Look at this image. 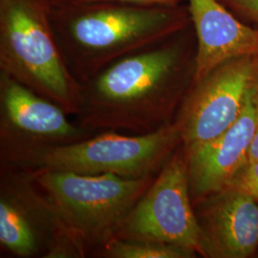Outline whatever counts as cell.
Here are the masks:
<instances>
[{
  "label": "cell",
  "instance_id": "4",
  "mask_svg": "<svg viewBox=\"0 0 258 258\" xmlns=\"http://www.w3.org/2000/svg\"><path fill=\"white\" fill-rule=\"evenodd\" d=\"M180 144V128L174 120L148 134L102 131L83 141L30 151L11 165L33 170L141 178L157 174Z\"/></svg>",
  "mask_w": 258,
  "mask_h": 258
},
{
  "label": "cell",
  "instance_id": "12",
  "mask_svg": "<svg viewBox=\"0 0 258 258\" xmlns=\"http://www.w3.org/2000/svg\"><path fill=\"white\" fill-rule=\"evenodd\" d=\"M197 35L194 82L232 59L258 56V29L242 22L219 0H188Z\"/></svg>",
  "mask_w": 258,
  "mask_h": 258
},
{
  "label": "cell",
  "instance_id": "6",
  "mask_svg": "<svg viewBox=\"0 0 258 258\" xmlns=\"http://www.w3.org/2000/svg\"><path fill=\"white\" fill-rule=\"evenodd\" d=\"M184 17L171 7H111L83 14L68 27V50L80 74H98L116 58L135 52L183 26Z\"/></svg>",
  "mask_w": 258,
  "mask_h": 258
},
{
  "label": "cell",
  "instance_id": "2",
  "mask_svg": "<svg viewBox=\"0 0 258 258\" xmlns=\"http://www.w3.org/2000/svg\"><path fill=\"white\" fill-rule=\"evenodd\" d=\"M0 65L1 72L78 114L82 87L67 69L37 0L0 1Z\"/></svg>",
  "mask_w": 258,
  "mask_h": 258
},
{
  "label": "cell",
  "instance_id": "10",
  "mask_svg": "<svg viewBox=\"0 0 258 258\" xmlns=\"http://www.w3.org/2000/svg\"><path fill=\"white\" fill-rule=\"evenodd\" d=\"M258 125L256 92L237 121L217 138L184 150L192 201L220 191L248 162L249 147Z\"/></svg>",
  "mask_w": 258,
  "mask_h": 258
},
{
  "label": "cell",
  "instance_id": "9",
  "mask_svg": "<svg viewBox=\"0 0 258 258\" xmlns=\"http://www.w3.org/2000/svg\"><path fill=\"white\" fill-rule=\"evenodd\" d=\"M67 114L55 102L1 72V163L12 164L30 151L71 144L96 134L72 123Z\"/></svg>",
  "mask_w": 258,
  "mask_h": 258
},
{
  "label": "cell",
  "instance_id": "7",
  "mask_svg": "<svg viewBox=\"0 0 258 258\" xmlns=\"http://www.w3.org/2000/svg\"><path fill=\"white\" fill-rule=\"evenodd\" d=\"M114 237L173 245L206 257L184 149L166 161L148 190L125 215Z\"/></svg>",
  "mask_w": 258,
  "mask_h": 258
},
{
  "label": "cell",
  "instance_id": "13",
  "mask_svg": "<svg viewBox=\"0 0 258 258\" xmlns=\"http://www.w3.org/2000/svg\"><path fill=\"white\" fill-rule=\"evenodd\" d=\"M92 254L107 258H189L194 257L196 253L168 244L112 237L95 249Z\"/></svg>",
  "mask_w": 258,
  "mask_h": 258
},
{
  "label": "cell",
  "instance_id": "11",
  "mask_svg": "<svg viewBox=\"0 0 258 258\" xmlns=\"http://www.w3.org/2000/svg\"><path fill=\"white\" fill-rule=\"evenodd\" d=\"M197 203L206 257L246 258L257 251L258 201L254 197L228 186Z\"/></svg>",
  "mask_w": 258,
  "mask_h": 258
},
{
  "label": "cell",
  "instance_id": "16",
  "mask_svg": "<svg viewBox=\"0 0 258 258\" xmlns=\"http://www.w3.org/2000/svg\"><path fill=\"white\" fill-rule=\"evenodd\" d=\"M86 2L93 1H123V2H132L138 4H147V5H158V6H166L172 7L179 2V0H82Z\"/></svg>",
  "mask_w": 258,
  "mask_h": 258
},
{
  "label": "cell",
  "instance_id": "19",
  "mask_svg": "<svg viewBox=\"0 0 258 258\" xmlns=\"http://www.w3.org/2000/svg\"><path fill=\"white\" fill-rule=\"evenodd\" d=\"M256 252H257V256H258V249H257V251H256Z\"/></svg>",
  "mask_w": 258,
  "mask_h": 258
},
{
  "label": "cell",
  "instance_id": "17",
  "mask_svg": "<svg viewBox=\"0 0 258 258\" xmlns=\"http://www.w3.org/2000/svg\"><path fill=\"white\" fill-rule=\"evenodd\" d=\"M248 161L249 162H258V125L251 140L249 147Z\"/></svg>",
  "mask_w": 258,
  "mask_h": 258
},
{
  "label": "cell",
  "instance_id": "5",
  "mask_svg": "<svg viewBox=\"0 0 258 258\" xmlns=\"http://www.w3.org/2000/svg\"><path fill=\"white\" fill-rule=\"evenodd\" d=\"M0 244L18 257H83L81 242L29 170L1 163Z\"/></svg>",
  "mask_w": 258,
  "mask_h": 258
},
{
  "label": "cell",
  "instance_id": "8",
  "mask_svg": "<svg viewBox=\"0 0 258 258\" xmlns=\"http://www.w3.org/2000/svg\"><path fill=\"white\" fill-rule=\"evenodd\" d=\"M258 56L218 66L185 97L176 121L184 150L217 138L231 127L256 92Z\"/></svg>",
  "mask_w": 258,
  "mask_h": 258
},
{
  "label": "cell",
  "instance_id": "14",
  "mask_svg": "<svg viewBox=\"0 0 258 258\" xmlns=\"http://www.w3.org/2000/svg\"><path fill=\"white\" fill-rule=\"evenodd\" d=\"M229 186L249 194L258 201V162L248 161Z\"/></svg>",
  "mask_w": 258,
  "mask_h": 258
},
{
  "label": "cell",
  "instance_id": "3",
  "mask_svg": "<svg viewBox=\"0 0 258 258\" xmlns=\"http://www.w3.org/2000/svg\"><path fill=\"white\" fill-rule=\"evenodd\" d=\"M28 170L88 254L114 237L125 215L157 175L127 178L116 174Z\"/></svg>",
  "mask_w": 258,
  "mask_h": 258
},
{
  "label": "cell",
  "instance_id": "18",
  "mask_svg": "<svg viewBox=\"0 0 258 258\" xmlns=\"http://www.w3.org/2000/svg\"><path fill=\"white\" fill-rule=\"evenodd\" d=\"M256 100H257V103H258V83H257V89H256Z\"/></svg>",
  "mask_w": 258,
  "mask_h": 258
},
{
  "label": "cell",
  "instance_id": "1",
  "mask_svg": "<svg viewBox=\"0 0 258 258\" xmlns=\"http://www.w3.org/2000/svg\"><path fill=\"white\" fill-rule=\"evenodd\" d=\"M181 65L177 46L121 57L81 89L78 123L96 133L148 134L172 122Z\"/></svg>",
  "mask_w": 258,
  "mask_h": 258
},
{
  "label": "cell",
  "instance_id": "15",
  "mask_svg": "<svg viewBox=\"0 0 258 258\" xmlns=\"http://www.w3.org/2000/svg\"><path fill=\"white\" fill-rule=\"evenodd\" d=\"M236 16L258 26V0H219Z\"/></svg>",
  "mask_w": 258,
  "mask_h": 258
}]
</instances>
